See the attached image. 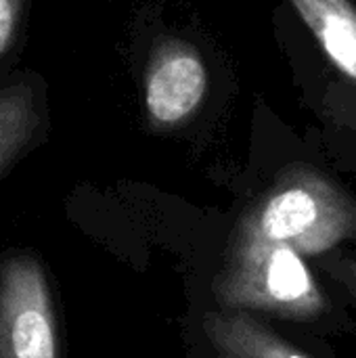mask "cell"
<instances>
[{
  "label": "cell",
  "mask_w": 356,
  "mask_h": 358,
  "mask_svg": "<svg viewBox=\"0 0 356 358\" xmlns=\"http://www.w3.org/2000/svg\"><path fill=\"white\" fill-rule=\"evenodd\" d=\"M34 0H0V76L17 59Z\"/></svg>",
  "instance_id": "obj_6"
},
{
  "label": "cell",
  "mask_w": 356,
  "mask_h": 358,
  "mask_svg": "<svg viewBox=\"0 0 356 358\" xmlns=\"http://www.w3.org/2000/svg\"><path fill=\"white\" fill-rule=\"evenodd\" d=\"M332 65L356 84V6L350 0H290Z\"/></svg>",
  "instance_id": "obj_5"
},
{
  "label": "cell",
  "mask_w": 356,
  "mask_h": 358,
  "mask_svg": "<svg viewBox=\"0 0 356 358\" xmlns=\"http://www.w3.org/2000/svg\"><path fill=\"white\" fill-rule=\"evenodd\" d=\"M46 128V80L34 69L0 76V176L44 138Z\"/></svg>",
  "instance_id": "obj_3"
},
{
  "label": "cell",
  "mask_w": 356,
  "mask_h": 358,
  "mask_svg": "<svg viewBox=\"0 0 356 358\" xmlns=\"http://www.w3.org/2000/svg\"><path fill=\"white\" fill-rule=\"evenodd\" d=\"M317 266L327 273L334 281H338L356 302V256L344 254V252H327L315 258Z\"/></svg>",
  "instance_id": "obj_7"
},
{
  "label": "cell",
  "mask_w": 356,
  "mask_h": 358,
  "mask_svg": "<svg viewBox=\"0 0 356 358\" xmlns=\"http://www.w3.org/2000/svg\"><path fill=\"white\" fill-rule=\"evenodd\" d=\"M0 358H57L46 277L29 256L0 266Z\"/></svg>",
  "instance_id": "obj_1"
},
{
  "label": "cell",
  "mask_w": 356,
  "mask_h": 358,
  "mask_svg": "<svg viewBox=\"0 0 356 358\" xmlns=\"http://www.w3.org/2000/svg\"><path fill=\"white\" fill-rule=\"evenodd\" d=\"M208 92V69L195 46L168 38L149 55L143 99L153 128L168 130L187 122Z\"/></svg>",
  "instance_id": "obj_2"
},
{
  "label": "cell",
  "mask_w": 356,
  "mask_h": 358,
  "mask_svg": "<svg viewBox=\"0 0 356 358\" xmlns=\"http://www.w3.org/2000/svg\"><path fill=\"white\" fill-rule=\"evenodd\" d=\"M204 331L216 358H313L243 310L208 313Z\"/></svg>",
  "instance_id": "obj_4"
}]
</instances>
